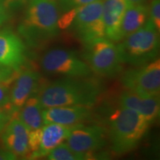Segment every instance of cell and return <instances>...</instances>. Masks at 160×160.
I'll return each instance as SVG.
<instances>
[{"instance_id": "obj_1", "label": "cell", "mask_w": 160, "mask_h": 160, "mask_svg": "<svg viewBox=\"0 0 160 160\" xmlns=\"http://www.w3.org/2000/svg\"><path fill=\"white\" fill-rule=\"evenodd\" d=\"M103 85L89 77H63L40 85L36 93L43 109L68 105L93 107L102 93Z\"/></svg>"}, {"instance_id": "obj_2", "label": "cell", "mask_w": 160, "mask_h": 160, "mask_svg": "<svg viewBox=\"0 0 160 160\" xmlns=\"http://www.w3.org/2000/svg\"><path fill=\"white\" fill-rule=\"evenodd\" d=\"M59 19L55 0H29L19 32L30 47L42 48L59 34Z\"/></svg>"}, {"instance_id": "obj_3", "label": "cell", "mask_w": 160, "mask_h": 160, "mask_svg": "<svg viewBox=\"0 0 160 160\" xmlns=\"http://www.w3.org/2000/svg\"><path fill=\"white\" fill-rule=\"evenodd\" d=\"M108 137L115 155L129 153L139 145L151 124L142 115L119 106L108 117Z\"/></svg>"}, {"instance_id": "obj_4", "label": "cell", "mask_w": 160, "mask_h": 160, "mask_svg": "<svg viewBox=\"0 0 160 160\" xmlns=\"http://www.w3.org/2000/svg\"><path fill=\"white\" fill-rule=\"evenodd\" d=\"M117 48L122 64L133 67L146 65L159 55V31L148 18L141 28L121 40Z\"/></svg>"}, {"instance_id": "obj_5", "label": "cell", "mask_w": 160, "mask_h": 160, "mask_svg": "<svg viewBox=\"0 0 160 160\" xmlns=\"http://www.w3.org/2000/svg\"><path fill=\"white\" fill-rule=\"evenodd\" d=\"M85 46L84 58L92 72L107 78L116 77L122 73V63L113 42L103 37Z\"/></svg>"}, {"instance_id": "obj_6", "label": "cell", "mask_w": 160, "mask_h": 160, "mask_svg": "<svg viewBox=\"0 0 160 160\" xmlns=\"http://www.w3.org/2000/svg\"><path fill=\"white\" fill-rule=\"evenodd\" d=\"M42 71L48 75L64 77H89L91 69L74 51L65 48H53L44 53L40 60Z\"/></svg>"}, {"instance_id": "obj_7", "label": "cell", "mask_w": 160, "mask_h": 160, "mask_svg": "<svg viewBox=\"0 0 160 160\" xmlns=\"http://www.w3.org/2000/svg\"><path fill=\"white\" fill-rule=\"evenodd\" d=\"M71 24L74 35L84 45L93 40L105 37L102 17V0L77 8Z\"/></svg>"}, {"instance_id": "obj_8", "label": "cell", "mask_w": 160, "mask_h": 160, "mask_svg": "<svg viewBox=\"0 0 160 160\" xmlns=\"http://www.w3.org/2000/svg\"><path fill=\"white\" fill-rule=\"evenodd\" d=\"M121 82L126 89L142 95H159L160 61L157 59L122 73Z\"/></svg>"}, {"instance_id": "obj_9", "label": "cell", "mask_w": 160, "mask_h": 160, "mask_svg": "<svg viewBox=\"0 0 160 160\" xmlns=\"http://www.w3.org/2000/svg\"><path fill=\"white\" fill-rule=\"evenodd\" d=\"M108 139V131L105 127L79 124L73 127L66 143L74 151L94 154L105 147Z\"/></svg>"}, {"instance_id": "obj_10", "label": "cell", "mask_w": 160, "mask_h": 160, "mask_svg": "<svg viewBox=\"0 0 160 160\" xmlns=\"http://www.w3.org/2000/svg\"><path fill=\"white\" fill-rule=\"evenodd\" d=\"M14 82L10 89V105L8 112L14 117L32 96L35 95L40 86L41 75L33 69L26 68L19 72Z\"/></svg>"}, {"instance_id": "obj_11", "label": "cell", "mask_w": 160, "mask_h": 160, "mask_svg": "<svg viewBox=\"0 0 160 160\" xmlns=\"http://www.w3.org/2000/svg\"><path fill=\"white\" fill-rule=\"evenodd\" d=\"M27 61L22 39L8 30L0 31V65L20 71Z\"/></svg>"}, {"instance_id": "obj_12", "label": "cell", "mask_w": 160, "mask_h": 160, "mask_svg": "<svg viewBox=\"0 0 160 160\" xmlns=\"http://www.w3.org/2000/svg\"><path fill=\"white\" fill-rule=\"evenodd\" d=\"M92 107L83 105H68L48 108L42 110L45 124L55 123L73 126L90 121L93 117Z\"/></svg>"}, {"instance_id": "obj_13", "label": "cell", "mask_w": 160, "mask_h": 160, "mask_svg": "<svg viewBox=\"0 0 160 160\" xmlns=\"http://www.w3.org/2000/svg\"><path fill=\"white\" fill-rule=\"evenodd\" d=\"M118 101L119 106L138 112L150 124L159 117V95H142L127 89L121 93Z\"/></svg>"}, {"instance_id": "obj_14", "label": "cell", "mask_w": 160, "mask_h": 160, "mask_svg": "<svg viewBox=\"0 0 160 160\" xmlns=\"http://www.w3.org/2000/svg\"><path fill=\"white\" fill-rule=\"evenodd\" d=\"M29 131L18 118H12L2 131L5 148L17 157H29Z\"/></svg>"}, {"instance_id": "obj_15", "label": "cell", "mask_w": 160, "mask_h": 160, "mask_svg": "<svg viewBox=\"0 0 160 160\" xmlns=\"http://www.w3.org/2000/svg\"><path fill=\"white\" fill-rule=\"evenodd\" d=\"M130 4L126 0H102V17L105 37L119 42V33L126 9Z\"/></svg>"}, {"instance_id": "obj_16", "label": "cell", "mask_w": 160, "mask_h": 160, "mask_svg": "<svg viewBox=\"0 0 160 160\" xmlns=\"http://www.w3.org/2000/svg\"><path fill=\"white\" fill-rule=\"evenodd\" d=\"M73 126L55 123L45 124V125L42 128L39 149L33 159L45 157L55 148L66 140Z\"/></svg>"}, {"instance_id": "obj_17", "label": "cell", "mask_w": 160, "mask_h": 160, "mask_svg": "<svg viewBox=\"0 0 160 160\" xmlns=\"http://www.w3.org/2000/svg\"><path fill=\"white\" fill-rule=\"evenodd\" d=\"M149 18V8L145 4H130L124 14L120 26L119 42L137 31L145 25Z\"/></svg>"}, {"instance_id": "obj_18", "label": "cell", "mask_w": 160, "mask_h": 160, "mask_svg": "<svg viewBox=\"0 0 160 160\" xmlns=\"http://www.w3.org/2000/svg\"><path fill=\"white\" fill-rule=\"evenodd\" d=\"M42 110L39 100L33 95L27 99L16 116L29 131H32L42 128L45 125Z\"/></svg>"}, {"instance_id": "obj_19", "label": "cell", "mask_w": 160, "mask_h": 160, "mask_svg": "<svg viewBox=\"0 0 160 160\" xmlns=\"http://www.w3.org/2000/svg\"><path fill=\"white\" fill-rule=\"evenodd\" d=\"M46 159L49 160H85L98 159V156L93 153H79L72 150L66 142L58 145L51 153L46 156Z\"/></svg>"}, {"instance_id": "obj_20", "label": "cell", "mask_w": 160, "mask_h": 160, "mask_svg": "<svg viewBox=\"0 0 160 160\" xmlns=\"http://www.w3.org/2000/svg\"><path fill=\"white\" fill-rule=\"evenodd\" d=\"M149 19L158 31L160 29V0H152L149 9Z\"/></svg>"}, {"instance_id": "obj_21", "label": "cell", "mask_w": 160, "mask_h": 160, "mask_svg": "<svg viewBox=\"0 0 160 160\" xmlns=\"http://www.w3.org/2000/svg\"><path fill=\"white\" fill-rule=\"evenodd\" d=\"M95 1L97 0H59V4L60 7L63 11H68Z\"/></svg>"}, {"instance_id": "obj_22", "label": "cell", "mask_w": 160, "mask_h": 160, "mask_svg": "<svg viewBox=\"0 0 160 160\" xmlns=\"http://www.w3.org/2000/svg\"><path fill=\"white\" fill-rule=\"evenodd\" d=\"M19 71L0 65V82L10 85L17 77Z\"/></svg>"}, {"instance_id": "obj_23", "label": "cell", "mask_w": 160, "mask_h": 160, "mask_svg": "<svg viewBox=\"0 0 160 160\" xmlns=\"http://www.w3.org/2000/svg\"><path fill=\"white\" fill-rule=\"evenodd\" d=\"M8 84L0 82V108L8 111L10 105V88Z\"/></svg>"}, {"instance_id": "obj_24", "label": "cell", "mask_w": 160, "mask_h": 160, "mask_svg": "<svg viewBox=\"0 0 160 160\" xmlns=\"http://www.w3.org/2000/svg\"><path fill=\"white\" fill-rule=\"evenodd\" d=\"M13 117L8 111L5 109L0 108V133L3 131L7 124L9 122Z\"/></svg>"}, {"instance_id": "obj_25", "label": "cell", "mask_w": 160, "mask_h": 160, "mask_svg": "<svg viewBox=\"0 0 160 160\" xmlns=\"http://www.w3.org/2000/svg\"><path fill=\"white\" fill-rule=\"evenodd\" d=\"M8 9L7 8L3 0H0V27L8 19Z\"/></svg>"}, {"instance_id": "obj_26", "label": "cell", "mask_w": 160, "mask_h": 160, "mask_svg": "<svg viewBox=\"0 0 160 160\" xmlns=\"http://www.w3.org/2000/svg\"><path fill=\"white\" fill-rule=\"evenodd\" d=\"M3 1L7 8L9 9L22 5L28 0H3Z\"/></svg>"}, {"instance_id": "obj_27", "label": "cell", "mask_w": 160, "mask_h": 160, "mask_svg": "<svg viewBox=\"0 0 160 160\" xmlns=\"http://www.w3.org/2000/svg\"><path fill=\"white\" fill-rule=\"evenodd\" d=\"M17 159V157L13 153L8 150L0 148V160H13Z\"/></svg>"}, {"instance_id": "obj_28", "label": "cell", "mask_w": 160, "mask_h": 160, "mask_svg": "<svg viewBox=\"0 0 160 160\" xmlns=\"http://www.w3.org/2000/svg\"><path fill=\"white\" fill-rule=\"evenodd\" d=\"M129 4L136 5V4H144L145 0H126Z\"/></svg>"}]
</instances>
